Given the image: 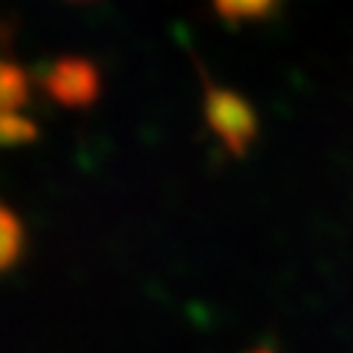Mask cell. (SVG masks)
<instances>
[{
	"instance_id": "obj_1",
	"label": "cell",
	"mask_w": 353,
	"mask_h": 353,
	"mask_svg": "<svg viewBox=\"0 0 353 353\" xmlns=\"http://www.w3.org/2000/svg\"><path fill=\"white\" fill-rule=\"evenodd\" d=\"M26 103V81L17 67L0 61V139L12 131L26 134V120L17 117V109Z\"/></svg>"
},
{
	"instance_id": "obj_2",
	"label": "cell",
	"mask_w": 353,
	"mask_h": 353,
	"mask_svg": "<svg viewBox=\"0 0 353 353\" xmlns=\"http://www.w3.org/2000/svg\"><path fill=\"white\" fill-rule=\"evenodd\" d=\"M17 248H20V228L6 212H0V264L14 259Z\"/></svg>"
}]
</instances>
